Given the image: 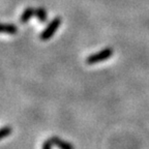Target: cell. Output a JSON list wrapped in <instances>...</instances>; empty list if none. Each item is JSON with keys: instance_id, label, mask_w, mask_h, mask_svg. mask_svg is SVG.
Wrapping results in <instances>:
<instances>
[{"instance_id": "1", "label": "cell", "mask_w": 149, "mask_h": 149, "mask_svg": "<svg viewBox=\"0 0 149 149\" xmlns=\"http://www.w3.org/2000/svg\"><path fill=\"white\" fill-rule=\"evenodd\" d=\"M113 54H114V50L112 48H110V47L109 48H105V49H102V51L97 52V53L89 55L86 58V63L88 65H92L98 62H102V61L108 60Z\"/></svg>"}, {"instance_id": "2", "label": "cell", "mask_w": 149, "mask_h": 149, "mask_svg": "<svg viewBox=\"0 0 149 149\" xmlns=\"http://www.w3.org/2000/svg\"><path fill=\"white\" fill-rule=\"evenodd\" d=\"M61 25V18L59 16L55 17V18L52 20L49 23V25L45 28L44 30L40 32V38L44 42L50 40L51 37H53V35L55 34V32L58 30V28Z\"/></svg>"}, {"instance_id": "3", "label": "cell", "mask_w": 149, "mask_h": 149, "mask_svg": "<svg viewBox=\"0 0 149 149\" xmlns=\"http://www.w3.org/2000/svg\"><path fill=\"white\" fill-rule=\"evenodd\" d=\"M51 140L52 142H53V144L56 147H58L59 149H74V145L72 143L68 142V141H64V140H62L59 137H56L55 136V137H52Z\"/></svg>"}, {"instance_id": "4", "label": "cell", "mask_w": 149, "mask_h": 149, "mask_svg": "<svg viewBox=\"0 0 149 149\" xmlns=\"http://www.w3.org/2000/svg\"><path fill=\"white\" fill-rule=\"evenodd\" d=\"M33 16H35V9L31 6L26 7L23 10V13H22L21 17H20V22H21L22 24L27 23V22H29V20H30Z\"/></svg>"}, {"instance_id": "5", "label": "cell", "mask_w": 149, "mask_h": 149, "mask_svg": "<svg viewBox=\"0 0 149 149\" xmlns=\"http://www.w3.org/2000/svg\"><path fill=\"white\" fill-rule=\"evenodd\" d=\"M1 32L5 34L14 35L18 32V27L13 23H3L1 25Z\"/></svg>"}, {"instance_id": "6", "label": "cell", "mask_w": 149, "mask_h": 149, "mask_svg": "<svg viewBox=\"0 0 149 149\" xmlns=\"http://www.w3.org/2000/svg\"><path fill=\"white\" fill-rule=\"evenodd\" d=\"M35 17H36V19L38 20V22L45 23V22L47 21V19H48V15H47L46 9L42 6L35 8Z\"/></svg>"}, {"instance_id": "7", "label": "cell", "mask_w": 149, "mask_h": 149, "mask_svg": "<svg viewBox=\"0 0 149 149\" xmlns=\"http://www.w3.org/2000/svg\"><path fill=\"white\" fill-rule=\"evenodd\" d=\"M13 130L10 126L6 125V126H3L2 128H1V132H0V135H1V139H5L6 137H8V136H10V134H12Z\"/></svg>"}, {"instance_id": "8", "label": "cell", "mask_w": 149, "mask_h": 149, "mask_svg": "<svg viewBox=\"0 0 149 149\" xmlns=\"http://www.w3.org/2000/svg\"><path fill=\"white\" fill-rule=\"evenodd\" d=\"M53 142H52L51 139H48L46 140L44 143H42V149H52L53 148Z\"/></svg>"}]
</instances>
